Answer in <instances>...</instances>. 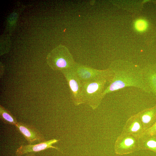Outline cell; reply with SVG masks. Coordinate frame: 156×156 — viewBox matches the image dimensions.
<instances>
[{"label":"cell","instance_id":"obj_11","mask_svg":"<svg viewBox=\"0 0 156 156\" xmlns=\"http://www.w3.org/2000/svg\"><path fill=\"white\" fill-rule=\"evenodd\" d=\"M144 77L150 91L156 97V64L142 68Z\"/></svg>","mask_w":156,"mask_h":156},{"label":"cell","instance_id":"obj_9","mask_svg":"<svg viewBox=\"0 0 156 156\" xmlns=\"http://www.w3.org/2000/svg\"><path fill=\"white\" fill-rule=\"evenodd\" d=\"M145 132L144 126L136 114L131 116L127 120L121 133L132 135L139 138Z\"/></svg>","mask_w":156,"mask_h":156},{"label":"cell","instance_id":"obj_8","mask_svg":"<svg viewBox=\"0 0 156 156\" xmlns=\"http://www.w3.org/2000/svg\"><path fill=\"white\" fill-rule=\"evenodd\" d=\"M59 141V140L53 139L37 144L22 145L17 149L15 154L17 156H21L28 153L38 152L49 148H54L60 151L58 147L52 146Z\"/></svg>","mask_w":156,"mask_h":156},{"label":"cell","instance_id":"obj_7","mask_svg":"<svg viewBox=\"0 0 156 156\" xmlns=\"http://www.w3.org/2000/svg\"><path fill=\"white\" fill-rule=\"evenodd\" d=\"M82 83L96 79L106 73L109 69L98 70L76 63L73 68Z\"/></svg>","mask_w":156,"mask_h":156},{"label":"cell","instance_id":"obj_15","mask_svg":"<svg viewBox=\"0 0 156 156\" xmlns=\"http://www.w3.org/2000/svg\"><path fill=\"white\" fill-rule=\"evenodd\" d=\"M144 134L149 135L156 134V122L153 126L147 130Z\"/></svg>","mask_w":156,"mask_h":156},{"label":"cell","instance_id":"obj_10","mask_svg":"<svg viewBox=\"0 0 156 156\" xmlns=\"http://www.w3.org/2000/svg\"><path fill=\"white\" fill-rule=\"evenodd\" d=\"M137 114L146 132L156 122V104L151 107L142 110Z\"/></svg>","mask_w":156,"mask_h":156},{"label":"cell","instance_id":"obj_2","mask_svg":"<svg viewBox=\"0 0 156 156\" xmlns=\"http://www.w3.org/2000/svg\"><path fill=\"white\" fill-rule=\"evenodd\" d=\"M108 71L101 76L93 80L82 83L84 103L93 109L96 108L104 97V94L110 85L113 74L109 68Z\"/></svg>","mask_w":156,"mask_h":156},{"label":"cell","instance_id":"obj_6","mask_svg":"<svg viewBox=\"0 0 156 156\" xmlns=\"http://www.w3.org/2000/svg\"><path fill=\"white\" fill-rule=\"evenodd\" d=\"M15 126L29 144H32L35 142L40 143L46 140L44 135L33 125L18 122Z\"/></svg>","mask_w":156,"mask_h":156},{"label":"cell","instance_id":"obj_13","mask_svg":"<svg viewBox=\"0 0 156 156\" xmlns=\"http://www.w3.org/2000/svg\"><path fill=\"white\" fill-rule=\"evenodd\" d=\"M0 119L5 124L14 126L18 122L10 112L1 105H0Z\"/></svg>","mask_w":156,"mask_h":156},{"label":"cell","instance_id":"obj_16","mask_svg":"<svg viewBox=\"0 0 156 156\" xmlns=\"http://www.w3.org/2000/svg\"><path fill=\"white\" fill-rule=\"evenodd\" d=\"M25 156H36L34 153H29L26 154Z\"/></svg>","mask_w":156,"mask_h":156},{"label":"cell","instance_id":"obj_3","mask_svg":"<svg viewBox=\"0 0 156 156\" xmlns=\"http://www.w3.org/2000/svg\"><path fill=\"white\" fill-rule=\"evenodd\" d=\"M47 60L52 69L61 71L73 68L76 63L68 49L62 45L53 49L47 55Z\"/></svg>","mask_w":156,"mask_h":156},{"label":"cell","instance_id":"obj_5","mask_svg":"<svg viewBox=\"0 0 156 156\" xmlns=\"http://www.w3.org/2000/svg\"><path fill=\"white\" fill-rule=\"evenodd\" d=\"M140 150L138 138L133 135L121 133L115 144V153L122 155Z\"/></svg>","mask_w":156,"mask_h":156},{"label":"cell","instance_id":"obj_14","mask_svg":"<svg viewBox=\"0 0 156 156\" xmlns=\"http://www.w3.org/2000/svg\"><path fill=\"white\" fill-rule=\"evenodd\" d=\"M135 26L136 29L139 31L144 30L146 27V22L143 20H139L135 23Z\"/></svg>","mask_w":156,"mask_h":156},{"label":"cell","instance_id":"obj_4","mask_svg":"<svg viewBox=\"0 0 156 156\" xmlns=\"http://www.w3.org/2000/svg\"><path fill=\"white\" fill-rule=\"evenodd\" d=\"M67 81L70 90V97L76 105L84 103L83 85L73 69L61 71Z\"/></svg>","mask_w":156,"mask_h":156},{"label":"cell","instance_id":"obj_1","mask_svg":"<svg viewBox=\"0 0 156 156\" xmlns=\"http://www.w3.org/2000/svg\"><path fill=\"white\" fill-rule=\"evenodd\" d=\"M109 68L113 74V77L104 93V96L107 94L129 87L151 93L145 81L142 68L139 66L128 62H118L112 64Z\"/></svg>","mask_w":156,"mask_h":156},{"label":"cell","instance_id":"obj_12","mask_svg":"<svg viewBox=\"0 0 156 156\" xmlns=\"http://www.w3.org/2000/svg\"><path fill=\"white\" fill-rule=\"evenodd\" d=\"M140 149L152 151L156 153V134H144L138 138Z\"/></svg>","mask_w":156,"mask_h":156}]
</instances>
